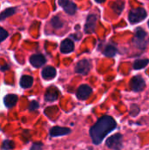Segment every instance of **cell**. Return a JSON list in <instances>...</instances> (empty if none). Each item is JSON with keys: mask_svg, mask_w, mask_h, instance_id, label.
Masks as SVG:
<instances>
[{"mask_svg": "<svg viewBox=\"0 0 149 150\" xmlns=\"http://www.w3.org/2000/svg\"><path fill=\"white\" fill-rule=\"evenodd\" d=\"M115 120L110 116H104L97 120V122L90 128V134L95 144L102 142L104 138L116 127Z\"/></svg>", "mask_w": 149, "mask_h": 150, "instance_id": "1", "label": "cell"}, {"mask_svg": "<svg viewBox=\"0 0 149 150\" xmlns=\"http://www.w3.org/2000/svg\"><path fill=\"white\" fill-rule=\"evenodd\" d=\"M147 18V11L142 7L133 9L129 12V20L132 24L140 23Z\"/></svg>", "mask_w": 149, "mask_h": 150, "instance_id": "2", "label": "cell"}, {"mask_svg": "<svg viewBox=\"0 0 149 150\" xmlns=\"http://www.w3.org/2000/svg\"><path fill=\"white\" fill-rule=\"evenodd\" d=\"M106 145L114 150H121L123 148V136L120 134H116L106 140Z\"/></svg>", "mask_w": 149, "mask_h": 150, "instance_id": "3", "label": "cell"}, {"mask_svg": "<svg viewBox=\"0 0 149 150\" xmlns=\"http://www.w3.org/2000/svg\"><path fill=\"white\" fill-rule=\"evenodd\" d=\"M97 20V16L95 14H90L87 18V21L84 27V31L86 33H91L95 31Z\"/></svg>", "mask_w": 149, "mask_h": 150, "instance_id": "4", "label": "cell"}, {"mask_svg": "<svg viewBox=\"0 0 149 150\" xmlns=\"http://www.w3.org/2000/svg\"><path fill=\"white\" fill-rule=\"evenodd\" d=\"M91 93H92V89L89 85L83 84L78 88L77 92H76V97L81 100H84V99H87L90 96Z\"/></svg>", "mask_w": 149, "mask_h": 150, "instance_id": "5", "label": "cell"}, {"mask_svg": "<svg viewBox=\"0 0 149 150\" xmlns=\"http://www.w3.org/2000/svg\"><path fill=\"white\" fill-rule=\"evenodd\" d=\"M145 86H146V83H145L144 79L139 76H134L131 81V87H132V90L134 91H141L144 90Z\"/></svg>", "mask_w": 149, "mask_h": 150, "instance_id": "6", "label": "cell"}, {"mask_svg": "<svg viewBox=\"0 0 149 150\" xmlns=\"http://www.w3.org/2000/svg\"><path fill=\"white\" fill-rule=\"evenodd\" d=\"M90 69V63L88 60L80 61L76 66V72L81 75H86Z\"/></svg>", "mask_w": 149, "mask_h": 150, "instance_id": "7", "label": "cell"}, {"mask_svg": "<svg viewBox=\"0 0 149 150\" xmlns=\"http://www.w3.org/2000/svg\"><path fill=\"white\" fill-rule=\"evenodd\" d=\"M30 62L33 67L40 68L45 64L46 59L42 54H33L30 57Z\"/></svg>", "mask_w": 149, "mask_h": 150, "instance_id": "8", "label": "cell"}, {"mask_svg": "<svg viewBox=\"0 0 149 150\" xmlns=\"http://www.w3.org/2000/svg\"><path fill=\"white\" fill-rule=\"evenodd\" d=\"M70 133V129L67 127H54L50 130V135L53 137L66 135Z\"/></svg>", "mask_w": 149, "mask_h": 150, "instance_id": "9", "label": "cell"}, {"mask_svg": "<svg viewBox=\"0 0 149 150\" xmlns=\"http://www.w3.org/2000/svg\"><path fill=\"white\" fill-rule=\"evenodd\" d=\"M74 50V42L69 40V39H66L64 40L61 44V51L63 54H68L71 53Z\"/></svg>", "mask_w": 149, "mask_h": 150, "instance_id": "10", "label": "cell"}, {"mask_svg": "<svg viewBox=\"0 0 149 150\" xmlns=\"http://www.w3.org/2000/svg\"><path fill=\"white\" fill-rule=\"evenodd\" d=\"M58 96H59L58 90L56 88H54V87H51L47 91L46 95H45V99L47 101L53 102V101H54V100H56L58 98Z\"/></svg>", "mask_w": 149, "mask_h": 150, "instance_id": "11", "label": "cell"}, {"mask_svg": "<svg viewBox=\"0 0 149 150\" xmlns=\"http://www.w3.org/2000/svg\"><path fill=\"white\" fill-rule=\"evenodd\" d=\"M42 77L46 80H49V79H53L56 76V70L53 67H46L45 69H43L42 72H41Z\"/></svg>", "mask_w": 149, "mask_h": 150, "instance_id": "12", "label": "cell"}, {"mask_svg": "<svg viewBox=\"0 0 149 150\" xmlns=\"http://www.w3.org/2000/svg\"><path fill=\"white\" fill-rule=\"evenodd\" d=\"M17 101H18V97L15 94H8L4 98V103L5 106L8 108L13 107L17 104Z\"/></svg>", "mask_w": 149, "mask_h": 150, "instance_id": "13", "label": "cell"}, {"mask_svg": "<svg viewBox=\"0 0 149 150\" xmlns=\"http://www.w3.org/2000/svg\"><path fill=\"white\" fill-rule=\"evenodd\" d=\"M33 79L30 76H23L20 79V86L23 88H30L32 85Z\"/></svg>", "mask_w": 149, "mask_h": 150, "instance_id": "14", "label": "cell"}, {"mask_svg": "<svg viewBox=\"0 0 149 150\" xmlns=\"http://www.w3.org/2000/svg\"><path fill=\"white\" fill-rule=\"evenodd\" d=\"M62 8L64 9V11L68 14H70V15H73L76 12V5L73 2H70V1L66 5H64Z\"/></svg>", "mask_w": 149, "mask_h": 150, "instance_id": "15", "label": "cell"}, {"mask_svg": "<svg viewBox=\"0 0 149 150\" xmlns=\"http://www.w3.org/2000/svg\"><path fill=\"white\" fill-rule=\"evenodd\" d=\"M149 60L148 59H141V60H137L134 64H133V69H141L143 68H145L148 64Z\"/></svg>", "mask_w": 149, "mask_h": 150, "instance_id": "16", "label": "cell"}, {"mask_svg": "<svg viewBox=\"0 0 149 150\" xmlns=\"http://www.w3.org/2000/svg\"><path fill=\"white\" fill-rule=\"evenodd\" d=\"M147 33L146 32L141 29V28H138L136 29V33H135V41H139V42H142L144 40V38L146 37Z\"/></svg>", "mask_w": 149, "mask_h": 150, "instance_id": "17", "label": "cell"}, {"mask_svg": "<svg viewBox=\"0 0 149 150\" xmlns=\"http://www.w3.org/2000/svg\"><path fill=\"white\" fill-rule=\"evenodd\" d=\"M16 11V9L15 8H8L6 10H4V11H2L0 13V20H3L11 15H13Z\"/></svg>", "mask_w": 149, "mask_h": 150, "instance_id": "18", "label": "cell"}, {"mask_svg": "<svg viewBox=\"0 0 149 150\" xmlns=\"http://www.w3.org/2000/svg\"><path fill=\"white\" fill-rule=\"evenodd\" d=\"M104 54L108 57H112L117 54V49H116L115 47H113L112 45H109V46H107L105 47V49L104 51Z\"/></svg>", "mask_w": 149, "mask_h": 150, "instance_id": "19", "label": "cell"}, {"mask_svg": "<svg viewBox=\"0 0 149 150\" xmlns=\"http://www.w3.org/2000/svg\"><path fill=\"white\" fill-rule=\"evenodd\" d=\"M112 9L113 11L117 13V14H119L121 13V11H123L124 9V2L122 0H119L118 2L114 3L112 4Z\"/></svg>", "mask_w": 149, "mask_h": 150, "instance_id": "20", "label": "cell"}, {"mask_svg": "<svg viewBox=\"0 0 149 150\" xmlns=\"http://www.w3.org/2000/svg\"><path fill=\"white\" fill-rule=\"evenodd\" d=\"M15 148V143L10 140H6L3 142L2 149L3 150H11Z\"/></svg>", "mask_w": 149, "mask_h": 150, "instance_id": "21", "label": "cell"}, {"mask_svg": "<svg viewBox=\"0 0 149 150\" xmlns=\"http://www.w3.org/2000/svg\"><path fill=\"white\" fill-rule=\"evenodd\" d=\"M51 25L54 27V28H61L63 25V23L61 22V20L58 18V17H54L51 20Z\"/></svg>", "mask_w": 149, "mask_h": 150, "instance_id": "22", "label": "cell"}, {"mask_svg": "<svg viewBox=\"0 0 149 150\" xmlns=\"http://www.w3.org/2000/svg\"><path fill=\"white\" fill-rule=\"evenodd\" d=\"M8 36V33L2 27H0V42L4 40Z\"/></svg>", "mask_w": 149, "mask_h": 150, "instance_id": "23", "label": "cell"}, {"mask_svg": "<svg viewBox=\"0 0 149 150\" xmlns=\"http://www.w3.org/2000/svg\"><path fill=\"white\" fill-rule=\"evenodd\" d=\"M38 108H39V104H38V102H36V101H32V102L30 103V105H29L30 111H34V110H36V109H38Z\"/></svg>", "mask_w": 149, "mask_h": 150, "instance_id": "24", "label": "cell"}, {"mask_svg": "<svg viewBox=\"0 0 149 150\" xmlns=\"http://www.w3.org/2000/svg\"><path fill=\"white\" fill-rule=\"evenodd\" d=\"M42 148H43L42 143H40V142H37V143H34V144L32 146L31 150H42Z\"/></svg>", "mask_w": 149, "mask_h": 150, "instance_id": "25", "label": "cell"}, {"mask_svg": "<svg viewBox=\"0 0 149 150\" xmlns=\"http://www.w3.org/2000/svg\"><path fill=\"white\" fill-rule=\"evenodd\" d=\"M58 2H59V4H60L61 7H63L64 5H66V4L69 2V0H58Z\"/></svg>", "mask_w": 149, "mask_h": 150, "instance_id": "26", "label": "cell"}, {"mask_svg": "<svg viewBox=\"0 0 149 150\" xmlns=\"http://www.w3.org/2000/svg\"><path fill=\"white\" fill-rule=\"evenodd\" d=\"M8 69V66H5V67H2L1 68V70H6Z\"/></svg>", "mask_w": 149, "mask_h": 150, "instance_id": "27", "label": "cell"}, {"mask_svg": "<svg viewBox=\"0 0 149 150\" xmlns=\"http://www.w3.org/2000/svg\"><path fill=\"white\" fill-rule=\"evenodd\" d=\"M95 1H96L97 3H104L105 0H95Z\"/></svg>", "mask_w": 149, "mask_h": 150, "instance_id": "28", "label": "cell"}, {"mask_svg": "<svg viewBox=\"0 0 149 150\" xmlns=\"http://www.w3.org/2000/svg\"><path fill=\"white\" fill-rule=\"evenodd\" d=\"M148 26H149V21H148Z\"/></svg>", "mask_w": 149, "mask_h": 150, "instance_id": "29", "label": "cell"}]
</instances>
